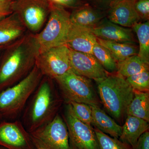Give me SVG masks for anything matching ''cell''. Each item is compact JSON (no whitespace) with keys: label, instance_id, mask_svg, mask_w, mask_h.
Wrapping results in <instances>:
<instances>
[{"label":"cell","instance_id":"1","mask_svg":"<svg viewBox=\"0 0 149 149\" xmlns=\"http://www.w3.org/2000/svg\"><path fill=\"white\" fill-rule=\"evenodd\" d=\"M60 101L52 79L43 76L25 107L22 122L29 133L47 124L58 113Z\"/></svg>","mask_w":149,"mask_h":149},{"label":"cell","instance_id":"2","mask_svg":"<svg viewBox=\"0 0 149 149\" xmlns=\"http://www.w3.org/2000/svg\"><path fill=\"white\" fill-rule=\"evenodd\" d=\"M99 98L107 111L119 123L125 119L134 91L119 74L108 75L97 82Z\"/></svg>","mask_w":149,"mask_h":149},{"label":"cell","instance_id":"3","mask_svg":"<svg viewBox=\"0 0 149 149\" xmlns=\"http://www.w3.org/2000/svg\"><path fill=\"white\" fill-rule=\"evenodd\" d=\"M23 38L13 49L0 70V88L16 84L29 74L35 65L37 49L34 37L32 41Z\"/></svg>","mask_w":149,"mask_h":149},{"label":"cell","instance_id":"4","mask_svg":"<svg viewBox=\"0 0 149 149\" xmlns=\"http://www.w3.org/2000/svg\"><path fill=\"white\" fill-rule=\"evenodd\" d=\"M43 74L35 65L26 77L0 93V111L16 120L40 84Z\"/></svg>","mask_w":149,"mask_h":149},{"label":"cell","instance_id":"5","mask_svg":"<svg viewBox=\"0 0 149 149\" xmlns=\"http://www.w3.org/2000/svg\"><path fill=\"white\" fill-rule=\"evenodd\" d=\"M70 16L64 7L51 3L47 23L40 34L34 37L37 55L51 48L66 45L72 25Z\"/></svg>","mask_w":149,"mask_h":149},{"label":"cell","instance_id":"6","mask_svg":"<svg viewBox=\"0 0 149 149\" xmlns=\"http://www.w3.org/2000/svg\"><path fill=\"white\" fill-rule=\"evenodd\" d=\"M63 95L68 102L100 107L101 102L91 79L74 73L71 70L56 77Z\"/></svg>","mask_w":149,"mask_h":149},{"label":"cell","instance_id":"7","mask_svg":"<svg viewBox=\"0 0 149 149\" xmlns=\"http://www.w3.org/2000/svg\"><path fill=\"white\" fill-rule=\"evenodd\" d=\"M29 134L36 149H70L67 127L59 114L47 124Z\"/></svg>","mask_w":149,"mask_h":149},{"label":"cell","instance_id":"8","mask_svg":"<svg viewBox=\"0 0 149 149\" xmlns=\"http://www.w3.org/2000/svg\"><path fill=\"white\" fill-rule=\"evenodd\" d=\"M63 118L68 130L70 149H100L94 128L78 119L68 103Z\"/></svg>","mask_w":149,"mask_h":149},{"label":"cell","instance_id":"9","mask_svg":"<svg viewBox=\"0 0 149 149\" xmlns=\"http://www.w3.org/2000/svg\"><path fill=\"white\" fill-rule=\"evenodd\" d=\"M50 8L49 0H15L13 13L24 27L35 32L42 27Z\"/></svg>","mask_w":149,"mask_h":149},{"label":"cell","instance_id":"10","mask_svg":"<svg viewBox=\"0 0 149 149\" xmlns=\"http://www.w3.org/2000/svg\"><path fill=\"white\" fill-rule=\"evenodd\" d=\"M35 65L43 76L54 79L70 70L69 48L63 45L37 55Z\"/></svg>","mask_w":149,"mask_h":149},{"label":"cell","instance_id":"11","mask_svg":"<svg viewBox=\"0 0 149 149\" xmlns=\"http://www.w3.org/2000/svg\"><path fill=\"white\" fill-rule=\"evenodd\" d=\"M0 146L6 149H36L29 132L17 119L0 125Z\"/></svg>","mask_w":149,"mask_h":149},{"label":"cell","instance_id":"12","mask_svg":"<svg viewBox=\"0 0 149 149\" xmlns=\"http://www.w3.org/2000/svg\"><path fill=\"white\" fill-rule=\"evenodd\" d=\"M70 49V48H69ZM70 70L74 73L96 82L108 75V72L92 54L70 49Z\"/></svg>","mask_w":149,"mask_h":149},{"label":"cell","instance_id":"13","mask_svg":"<svg viewBox=\"0 0 149 149\" xmlns=\"http://www.w3.org/2000/svg\"><path fill=\"white\" fill-rule=\"evenodd\" d=\"M135 0H114L107 10L106 17L122 27H132L140 20L134 7Z\"/></svg>","mask_w":149,"mask_h":149},{"label":"cell","instance_id":"14","mask_svg":"<svg viewBox=\"0 0 149 149\" xmlns=\"http://www.w3.org/2000/svg\"><path fill=\"white\" fill-rule=\"evenodd\" d=\"M97 38L107 41L135 45L132 30L110 21L105 17L95 27L91 29Z\"/></svg>","mask_w":149,"mask_h":149},{"label":"cell","instance_id":"15","mask_svg":"<svg viewBox=\"0 0 149 149\" xmlns=\"http://www.w3.org/2000/svg\"><path fill=\"white\" fill-rule=\"evenodd\" d=\"M97 37L91 29L72 23L67 39L66 45L73 50L92 54Z\"/></svg>","mask_w":149,"mask_h":149},{"label":"cell","instance_id":"16","mask_svg":"<svg viewBox=\"0 0 149 149\" xmlns=\"http://www.w3.org/2000/svg\"><path fill=\"white\" fill-rule=\"evenodd\" d=\"M70 17L72 24L92 29L106 17V12L87 5L77 8Z\"/></svg>","mask_w":149,"mask_h":149},{"label":"cell","instance_id":"17","mask_svg":"<svg viewBox=\"0 0 149 149\" xmlns=\"http://www.w3.org/2000/svg\"><path fill=\"white\" fill-rule=\"evenodd\" d=\"M149 128V122L146 120L135 116H127L119 139L133 149L139 137L148 131Z\"/></svg>","mask_w":149,"mask_h":149},{"label":"cell","instance_id":"18","mask_svg":"<svg viewBox=\"0 0 149 149\" xmlns=\"http://www.w3.org/2000/svg\"><path fill=\"white\" fill-rule=\"evenodd\" d=\"M92 110V125L103 133L119 139L122 126L119 125L97 106H91Z\"/></svg>","mask_w":149,"mask_h":149},{"label":"cell","instance_id":"19","mask_svg":"<svg viewBox=\"0 0 149 149\" xmlns=\"http://www.w3.org/2000/svg\"><path fill=\"white\" fill-rule=\"evenodd\" d=\"M24 27L14 13L0 20V45L16 40L23 34Z\"/></svg>","mask_w":149,"mask_h":149},{"label":"cell","instance_id":"20","mask_svg":"<svg viewBox=\"0 0 149 149\" xmlns=\"http://www.w3.org/2000/svg\"><path fill=\"white\" fill-rule=\"evenodd\" d=\"M126 114L149 122V92L134 91V97L128 106Z\"/></svg>","mask_w":149,"mask_h":149},{"label":"cell","instance_id":"21","mask_svg":"<svg viewBox=\"0 0 149 149\" xmlns=\"http://www.w3.org/2000/svg\"><path fill=\"white\" fill-rule=\"evenodd\" d=\"M97 40L99 44L109 51L117 63L131 56L138 55L139 49L135 45L107 41L97 37Z\"/></svg>","mask_w":149,"mask_h":149},{"label":"cell","instance_id":"22","mask_svg":"<svg viewBox=\"0 0 149 149\" xmlns=\"http://www.w3.org/2000/svg\"><path fill=\"white\" fill-rule=\"evenodd\" d=\"M118 74L123 77L149 70V65L144 62L136 55L129 57L122 61L117 63Z\"/></svg>","mask_w":149,"mask_h":149},{"label":"cell","instance_id":"23","mask_svg":"<svg viewBox=\"0 0 149 149\" xmlns=\"http://www.w3.org/2000/svg\"><path fill=\"white\" fill-rule=\"evenodd\" d=\"M136 32L139 44L138 56L149 65V22H138L132 27Z\"/></svg>","mask_w":149,"mask_h":149},{"label":"cell","instance_id":"24","mask_svg":"<svg viewBox=\"0 0 149 149\" xmlns=\"http://www.w3.org/2000/svg\"><path fill=\"white\" fill-rule=\"evenodd\" d=\"M93 54L107 72L111 73L117 72V62L109 51L97 41L93 47Z\"/></svg>","mask_w":149,"mask_h":149},{"label":"cell","instance_id":"25","mask_svg":"<svg viewBox=\"0 0 149 149\" xmlns=\"http://www.w3.org/2000/svg\"><path fill=\"white\" fill-rule=\"evenodd\" d=\"M97 139L100 149H133L128 144L116 138L111 137L97 128H94Z\"/></svg>","mask_w":149,"mask_h":149},{"label":"cell","instance_id":"26","mask_svg":"<svg viewBox=\"0 0 149 149\" xmlns=\"http://www.w3.org/2000/svg\"><path fill=\"white\" fill-rule=\"evenodd\" d=\"M125 80L134 91L149 92V70L133 74L126 78Z\"/></svg>","mask_w":149,"mask_h":149},{"label":"cell","instance_id":"27","mask_svg":"<svg viewBox=\"0 0 149 149\" xmlns=\"http://www.w3.org/2000/svg\"><path fill=\"white\" fill-rule=\"evenodd\" d=\"M72 111L80 121L90 126L92 125V110L91 105L83 103L68 102Z\"/></svg>","mask_w":149,"mask_h":149},{"label":"cell","instance_id":"28","mask_svg":"<svg viewBox=\"0 0 149 149\" xmlns=\"http://www.w3.org/2000/svg\"><path fill=\"white\" fill-rule=\"evenodd\" d=\"M134 7L140 20H149V0H135Z\"/></svg>","mask_w":149,"mask_h":149},{"label":"cell","instance_id":"29","mask_svg":"<svg viewBox=\"0 0 149 149\" xmlns=\"http://www.w3.org/2000/svg\"><path fill=\"white\" fill-rule=\"evenodd\" d=\"M15 0H0V20L13 13Z\"/></svg>","mask_w":149,"mask_h":149},{"label":"cell","instance_id":"30","mask_svg":"<svg viewBox=\"0 0 149 149\" xmlns=\"http://www.w3.org/2000/svg\"><path fill=\"white\" fill-rule=\"evenodd\" d=\"M89 5L101 10H107L114 0H86Z\"/></svg>","mask_w":149,"mask_h":149},{"label":"cell","instance_id":"31","mask_svg":"<svg viewBox=\"0 0 149 149\" xmlns=\"http://www.w3.org/2000/svg\"><path fill=\"white\" fill-rule=\"evenodd\" d=\"M133 149H149V132L148 130L139 137L136 146Z\"/></svg>","mask_w":149,"mask_h":149},{"label":"cell","instance_id":"32","mask_svg":"<svg viewBox=\"0 0 149 149\" xmlns=\"http://www.w3.org/2000/svg\"><path fill=\"white\" fill-rule=\"evenodd\" d=\"M51 3L67 7H75L80 4L81 0H49Z\"/></svg>","mask_w":149,"mask_h":149},{"label":"cell","instance_id":"33","mask_svg":"<svg viewBox=\"0 0 149 149\" xmlns=\"http://www.w3.org/2000/svg\"><path fill=\"white\" fill-rule=\"evenodd\" d=\"M0 149H6L5 148H3V147L1 146H0Z\"/></svg>","mask_w":149,"mask_h":149},{"label":"cell","instance_id":"34","mask_svg":"<svg viewBox=\"0 0 149 149\" xmlns=\"http://www.w3.org/2000/svg\"><path fill=\"white\" fill-rule=\"evenodd\" d=\"M42 149V148H39V149Z\"/></svg>","mask_w":149,"mask_h":149}]
</instances>
